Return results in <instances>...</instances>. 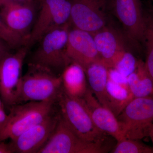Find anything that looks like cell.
<instances>
[{"mask_svg":"<svg viewBox=\"0 0 153 153\" xmlns=\"http://www.w3.org/2000/svg\"><path fill=\"white\" fill-rule=\"evenodd\" d=\"M63 90L60 75L29 63L27 70L22 77L20 103L30 101L56 102Z\"/></svg>","mask_w":153,"mask_h":153,"instance_id":"1","label":"cell"},{"mask_svg":"<svg viewBox=\"0 0 153 153\" xmlns=\"http://www.w3.org/2000/svg\"><path fill=\"white\" fill-rule=\"evenodd\" d=\"M56 103L60 116L80 138L93 143L109 140L111 136L100 131L94 123L82 99L72 97L63 90Z\"/></svg>","mask_w":153,"mask_h":153,"instance_id":"2","label":"cell"},{"mask_svg":"<svg viewBox=\"0 0 153 153\" xmlns=\"http://www.w3.org/2000/svg\"><path fill=\"white\" fill-rule=\"evenodd\" d=\"M70 24L48 31L41 38L29 63L45 67L60 75L71 63L66 54Z\"/></svg>","mask_w":153,"mask_h":153,"instance_id":"3","label":"cell"},{"mask_svg":"<svg viewBox=\"0 0 153 153\" xmlns=\"http://www.w3.org/2000/svg\"><path fill=\"white\" fill-rule=\"evenodd\" d=\"M56 102L30 101L11 107L8 119L0 131V142L13 140L43 121L55 111Z\"/></svg>","mask_w":153,"mask_h":153,"instance_id":"4","label":"cell"},{"mask_svg":"<svg viewBox=\"0 0 153 153\" xmlns=\"http://www.w3.org/2000/svg\"><path fill=\"white\" fill-rule=\"evenodd\" d=\"M109 8L129 45L140 54L144 52L145 10L141 0H109Z\"/></svg>","mask_w":153,"mask_h":153,"instance_id":"5","label":"cell"},{"mask_svg":"<svg viewBox=\"0 0 153 153\" xmlns=\"http://www.w3.org/2000/svg\"><path fill=\"white\" fill-rule=\"evenodd\" d=\"M109 141L108 140L93 143L82 140L71 130L59 114V120L55 130L38 153L110 152L114 146H112Z\"/></svg>","mask_w":153,"mask_h":153,"instance_id":"6","label":"cell"},{"mask_svg":"<svg viewBox=\"0 0 153 153\" xmlns=\"http://www.w3.org/2000/svg\"><path fill=\"white\" fill-rule=\"evenodd\" d=\"M30 48L19 47L0 56V94L4 106L9 109L20 103L23 64Z\"/></svg>","mask_w":153,"mask_h":153,"instance_id":"7","label":"cell"},{"mask_svg":"<svg viewBox=\"0 0 153 153\" xmlns=\"http://www.w3.org/2000/svg\"><path fill=\"white\" fill-rule=\"evenodd\" d=\"M117 118L123 138L140 140L148 137L153 123V95L134 99Z\"/></svg>","mask_w":153,"mask_h":153,"instance_id":"8","label":"cell"},{"mask_svg":"<svg viewBox=\"0 0 153 153\" xmlns=\"http://www.w3.org/2000/svg\"><path fill=\"white\" fill-rule=\"evenodd\" d=\"M40 9L26 46L29 48L48 31L70 23L71 0H39Z\"/></svg>","mask_w":153,"mask_h":153,"instance_id":"9","label":"cell"},{"mask_svg":"<svg viewBox=\"0 0 153 153\" xmlns=\"http://www.w3.org/2000/svg\"><path fill=\"white\" fill-rule=\"evenodd\" d=\"M70 24L93 34L110 22L109 0H71Z\"/></svg>","mask_w":153,"mask_h":153,"instance_id":"10","label":"cell"},{"mask_svg":"<svg viewBox=\"0 0 153 153\" xmlns=\"http://www.w3.org/2000/svg\"><path fill=\"white\" fill-rule=\"evenodd\" d=\"M59 117L58 111H54L40 123L11 140L9 143L13 152L38 153L52 135Z\"/></svg>","mask_w":153,"mask_h":153,"instance_id":"11","label":"cell"},{"mask_svg":"<svg viewBox=\"0 0 153 153\" xmlns=\"http://www.w3.org/2000/svg\"><path fill=\"white\" fill-rule=\"evenodd\" d=\"M102 62L113 68L127 51L128 42L122 31L111 22L92 34Z\"/></svg>","mask_w":153,"mask_h":153,"instance_id":"12","label":"cell"},{"mask_svg":"<svg viewBox=\"0 0 153 153\" xmlns=\"http://www.w3.org/2000/svg\"><path fill=\"white\" fill-rule=\"evenodd\" d=\"M66 54L71 62L77 63L84 70L91 63L101 60L93 35L73 27L68 32Z\"/></svg>","mask_w":153,"mask_h":153,"instance_id":"13","label":"cell"},{"mask_svg":"<svg viewBox=\"0 0 153 153\" xmlns=\"http://www.w3.org/2000/svg\"><path fill=\"white\" fill-rule=\"evenodd\" d=\"M35 3H7L0 7V18L14 33L26 41L36 17Z\"/></svg>","mask_w":153,"mask_h":153,"instance_id":"14","label":"cell"},{"mask_svg":"<svg viewBox=\"0 0 153 153\" xmlns=\"http://www.w3.org/2000/svg\"><path fill=\"white\" fill-rule=\"evenodd\" d=\"M82 99L87 106L94 123L100 131L112 137L116 141L123 138L116 116L98 101L90 88H88Z\"/></svg>","mask_w":153,"mask_h":153,"instance_id":"15","label":"cell"},{"mask_svg":"<svg viewBox=\"0 0 153 153\" xmlns=\"http://www.w3.org/2000/svg\"><path fill=\"white\" fill-rule=\"evenodd\" d=\"M63 91L74 98L82 99L88 87L85 70L74 62H71L62 71L61 74Z\"/></svg>","mask_w":153,"mask_h":153,"instance_id":"16","label":"cell"},{"mask_svg":"<svg viewBox=\"0 0 153 153\" xmlns=\"http://www.w3.org/2000/svg\"><path fill=\"white\" fill-rule=\"evenodd\" d=\"M109 68L100 60L91 63L85 69L88 87L98 101L108 108L106 85Z\"/></svg>","mask_w":153,"mask_h":153,"instance_id":"17","label":"cell"},{"mask_svg":"<svg viewBox=\"0 0 153 153\" xmlns=\"http://www.w3.org/2000/svg\"><path fill=\"white\" fill-rule=\"evenodd\" d=\"M127 79L134 99L153 95V80L141 59H139L136 69Z\"/></svg>","mask_w":153,"mask_h":153,"instance_id":"18","label":"cell"},{"mask_svg":"<svg viewBox=\"0 0 153 153\" xmlns=\"http://www.w3.org/2000/svg\"><path fill=\"white\" fill-rule=\"evenodd\" d=\"M108 108L117 117L134 99L128 84L118 83L108 78L106 85Z\"/></svg>","mask_w":153,"mask_h":153,"instance_id":"19","label":"cell"},{"mask_svg":"<svg viewBox=\"0 0 153 153\" xmlns=\"http://www.w3.org/2000/svg\"><path fill=\"white\" fill-rule=\"evenodd\" d=\"M144 10V62L146 68L153 80V6Z\"/></svg>","mask_w":153,"mask_h":153,"instance_id":"20","label":"cell"},{"mask_svg":"<svg viewBox=\"0 0 153 153\" xmlns=\"http://www.w3.org/2000/svg\"><path fill=\"white\" fill-rule=\"evenodd\" d=\"M111 153H153V146H148L140 140L124 137L117 141Z\"/></svg>","mask_w":153,"mask_h":153,"instance_id":"21","label":"cell"},{"mask_svg":"<svg viewBox=\"0 0 153 153\" xmlns=\"http://www.w3.org/2000/svg\"><path fill=\"white\" fill-rule=\"evenodd\" d=\"M139 60L128 50L119 59L112 68L117 70L120 74L128 77L136 69Z\"/></svg>","mask_w":153,"mask_h":153,"instance_id":"22","label":"cell"},{"mask_svg":"<svg viewBox=\"0 0 153 153\" xmlns=\"http://www.w3.org/2000/svg\"><path fill=\"white\" fill-rule=\"evenodd\" d=\"M0 38L7 43L12 49L19 48L26 44V40L11 31L1 18Z\"/></svg>","mask_w":153,"mask_h":153,"instance_id":"23","label":"cell"},{"mask_svg":"<svg viewBox=\"0 0 153 153\" xmlns=\"http://www.w3.org/2000/svg\"><path fill=\"white\" fill-rule=\"evenodd\" d=\"M4 108V106L0 108V131L5 126L8 119V114L6 113Z\"/></svg>","mask_w":153,"mask_h":153,"instance_id":"24","label":"cell"},{"mask_svg":"<svg viewBox=\"0 0 153 153\" xmlns=\"http://www.w3.org/2000/svg\"><path fill=\"white\" fill-rule=\"evenodd\" d=\"M12 49V48L7 43L0 38V56L10 52Z\"/></svg>","mask_w":153,"mask_h":153,"instance_id":"25","label":"cell"},{"mask_svg":"<svg viewBox=\"0 0 153 153\" xmlns=\"http://www.w3.org/2000/svg\"><path fill=\"white\" fill-rule=\"evenodd\" d=\"M0 153H13L10 143L5 141L0 142Z\"/></svg>","mask_w":153,"mask_h":153,"instance_id":"26","label":"cell"},{"mask_svg":"<svg viewBox=\"0 0 153 153\" xmlns=\"http://www.w3.org/2000/svg\"><path fill=\"white\" fill-rule=\"evenodd\" d=\"M36 0H0V7L7 3H16L20 4H33Z\"/></svg>","mask_w":153,"mask_h":153,"instance_id":"27","label":"cell"},{"mask_svg":"<svg viewBox=\"0 0 153 153\" xmlns=\"http://www.w3.org/2000/svg\"><path fill=\"white\" fill-rule=\"evenodd\" d=\"M148 137H149L150 138L153 146V123L151 126L150 128L149 131Z\"/></svg>","mask_w":153,"mask_h":153,"instance_id":"28","label":"cell"},{"mask_svg":"<svg viewBox=\"0 0 153 153\" xmlns=\"http://www.w3.org/2000/svg\"><path fill=\"white\" fill-rule=\"evenodd\" d=\"M3 106H4V103H3L1 97V94H0V108Z\"/></svg>","mask_w":153,"mask_h":153,"instance_id":"29","label":"cell"},{"mask_svg":"<svg viewBox=\"0 0 153 153\" xmlns=\"http://www.w3.org/2000/svg\"><path fill=\"white\" fill-rule=\"evenodd\" d=\"M150 1H153V0H150Z\"/></svg>","mask_w":153,"mask_h":153,"instance_id":"30","label":"cell"},{"mask_svg":"<svg viewBox=\"0 0 153 153\" xmlns=\"http://www.w3.org/2000/svg\"><path fill=\"white\" fill-rule=\"evenodd\" d=\"M0 130H1V128H0Z\"/></svg>","mask_w":153,"mask_h":153,"instance_id":"31","label":"cell"},{"mask_svg":"<svg viewBox=\"0 0 153 153\" xmlns=\"http://www.w3.org/2000/svg\"><path fill=\"white\" fill-rule=\"evenodd\" d=\"M152 2H153V1H152Z\"/></svg>","mask_w":153,"mask_h":153,"instance_id":"32","label":"cell"}]
</instances>
